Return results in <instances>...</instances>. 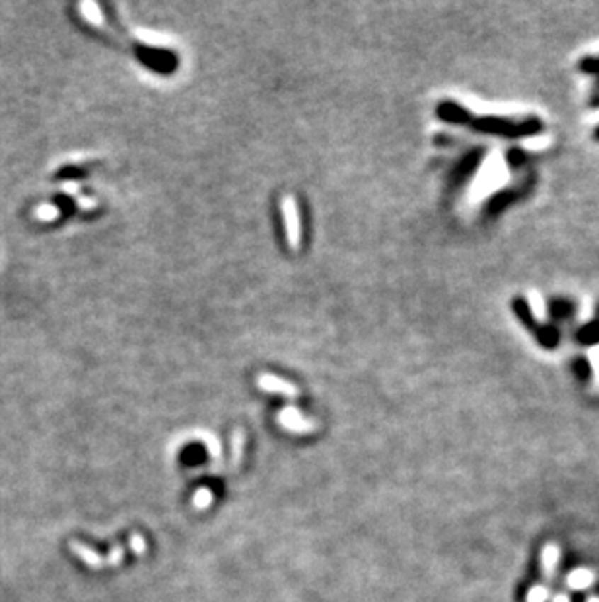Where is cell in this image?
Instances as JSON below:
<instances>
[{"label":"cell","instance_id":"30bf717a","mask_svg":"<svg viewBox=\"0 0 599 602\" xmlns=\"http://www.w3.org/2000/svg\"><path fill=\"white\" fill-rule=\"evenodd\" d=\"M595 583V573L588 567H580V569H572L566 575V585L572 591H586Z\"/></svg>","mask_w":599,"mask_h":602},{"label":"cell","instance_id":"ac0fdd59","mask_svg":"<svg viewBox=\"0 0 599 602\" xmlns=\"http://www.w3.org/2000/svg\"><path fill=\"white\" fill-rule=\"evenodd\" d=\"M210 499H212V495H210L208 489H199V491L195 494V507H197V509H205V507L210 505Z\"/></svg>","mask_w":599,"mask_h":602},{"label":"cell","instance_id":"e0dca14e","mask_svg":"<svg viewBox=\"0 0 599 602\" xmlns=\"http://www.w3.org/2000/svg\"><path fill=\"white\" fill-rule=\"evenodd\" d=\"M580 70L588 74H599V57H586L580 61Z\"/></svg>","mask_w":599,"mask_h":602},{"label":"cell","instance_id":"8fae6325","mask_svg":"<svg viewBox=\"0 0 599 602\" xmlns=\"http://www.w3.org/2000/svg\"><path fill=\"white\" fill-rule=\"evenodd\" d=\"M574 340H576L580 345H584V347H595V345H599V318L582 325L576 332V335H574Z\"/></svg>","mask_w":599,"mask_h":602},{"label":"cell","instance_id":"7a4b0ae2","mask_svg":"<svg viewBox=\"0 0 599 602\" xmlns=\"http://www.w3.org/2000/svg\"><path fill=\"white\" fill-rule=\"evenodd\" d=\"M512 310H514L515 318L522 322L527 330H530L535 340L539 341V345L545 349H557L561 343V332L557 330L554 324H539L537 318L533 316L531 312L530 302L525 301L523 296H514L512 301Z\"/></svg>","mask_w":599,"mask_h":602},{"label":"cell","instance_id":"7402d4cb","mask_svg":"<svg viewBox=\"0 0 599 602\" xmlns=\"http://www.w3.org/2000/svg\"><path fill=\"white\" fill-rule=\"evenodd\" d=\"M598 94H599V80H598Z\"/></svg>","mask_w":599,"mask_h":602},{"label":"cell","instance_id":"ba28073f","mask_svg":"<svg viewBox=\"0 0 599 602\" xmlns=\"http://www.w3.org/2000/svg\"><path fill=\"white\" fill-rule=\"evenodd\" d=\"M257 384H259L265 392H277V394H283L286 396V398H298L300 396L298 388L292 386V384H288L286 380L275 379V377H270V374H263V377H259Z\"/></svg>","mask_w":599,"mask_h":602},{"label":"cell","instance_id":"d6986e66","mask_svg":"<svg viewBox=\"0 0 599 602\" xmlns=\"http://www.w3.org/2000/svg\"><path fill=\"white\" fill-rule=\"evenodd\" d=\"M551 602H570V596L566 593H557L554 596H551Z\"/></svg>","mask_w":599,"mask_h":602},{"label":"cell","instance_id":"8992f818","mask_svg":"<svg viewBox=\"0 0 599 602\" xmlns=\"http://www.w3.org/2000/svg\"><path fill=\"white\" fill-rule=\"evenodd\" d=\"M559 562H561V548L557 544H547L541 552V572L545 579L553 581L557 577Z\"/></svg>","mask_w":599,"mask_h":602},{"label":"cell","instance_id":"6da1fadb","mask_svg":"<svg viewBox=\"0 0 599 602\" xmlns=\"http://www.w3.org/2000/svg\"><path fill=\"white\" fill-rule=\"evenodd\" d=\"M471 131L483 133V135H498L506 139H522V137H533L543 131V121L539 117H527L522 121H515L510 117L498 116H484V117H471L467 123Z\"/></svg>","mask_w":599,"mask_h":602},{"label":"cell","instance_id":"5b68a950","mask_svg":"<svg viewBox=\"0 0 599 602\" xmlns=\"http://www.w3.org/2000/svg\"><path fill=\"white\" fill-rule=\"evenodd\" d=\"M436 116L442 119V121H446V123H452V125H463V127H467V123L471 121V117H473V113L469 111L467 108H463L461 104H457V101H442L438 106V109H436Z\"/></svg>","mask_w":599,"mask_h":602},{"label":"cell","instance_id":"277c9868","mask_svg":"<svg viewBox=\"0 0 599 602\" xmlns=\"http://www.w3.org/2000/svg\"><path fill=\"white\" fill-rule=\"evenodd\" d=\"M484 158V150L483 148H471L467 155L461 158L455 170H453V186L460 187L461 184H465L467 179L473 178V174L477 172V168L481 166Z\"/></svg>","mask_w":599,"mask_h":602},{"label":"cell","instance_id":"5bb4252c","mask_svg":"<svg viewBox=\"0 0 599 602\" xmlns=\"http://www.w3.org/2000/svg\"><path fill=\"white\" fill-rule=\"evenodd\" d=\"M572 367H574V372H576V377H580V380H590L593 374V369H592V363L586 359V357H574V361H572Z\"/></svg>","mask_w":599,"mask_h":602},{"label":"cell","instance_id":"3957f363","mask_svg":"<svg viewBox=\"0 0 599 602\" xmlns=\"http://www.w3.org/2000/svg\"><path fill=\"white\" fill-rule=\"evenodd\" d=\"M280 207L285 213L286 223V238H288V246L292 250H298L302 244V226H300V211L296 205V199L292 195H285L280 199Z\"/></svg>","mask_w":599,"mask_h":602},{"label":"cell","instance_id":"52a82bcc","mask_svg":"<svg viewBox=\"0 0 599 602\" xmlns=\"http://www.w3.org/2000/svg\"><path fill=\"white\" fill-rule=\"evenodd\" d=\"M278 419H280V425L286 427L288 431L307 433L315 429V423H312L306 417H302V413H298L296 409H286V411H283V413L278 416Z\"/></svg>","mask_w":599,"mask_h":602},{"label":"cell","instance_id":"9c48e42d","mask_svg":"<svg viewBox=\"0 0 599 602\" xmlns=\"http://www.w3.org/2000/svg\"><path fill=\"white\" fill-rule=\"evenodd\" d=\"M547 312L549 316L557 320V322H562V320H570L576 312V304L570 301V299H551L547 302Z\"/></svg>","mask_w":599,"mask_h":602},{"label":"cell","instance_id":"4fadbf2b","mask_svg":"<svg viewBox=\"0 0 599 602\" xmlns=\"http://www.w3.org/2000/svg\"><path fill=\"white\" fill-rule=\"evenodd\" d=\"M80 10H82V16H84L88 22L93 23V26H98V28H105V20H103V14H101L100 6L90 4V2H84V4L80 6Z\"/></svg>","mask_w":599,"mask_h":602},{"label":"cell","instance_id":"9a60e30c","mask_svg":"<svg viewBox=\"0 0 599 602\" xmlns=\"http://www.w3.org/2000/svg\"><path fill=\"white\" fill-rule=\"evenodd\" d=\"M527 160H530V156H527V152L522 150V148H510V150L506 152V162L512 170L522 168L523 164L527 162Z\"/></svg>","mask_w":599,"mask_h":602},{"label":"cell","instance_id":"2e32d148","mask_svg":"<svg viewBox=\"0 0 599 602\" xmlns=\"http://www.w3.org/2000/svg\"><path fill=\"white\" fill-rule=\"evenodd\" d=\"M549 598H551V589L547 585H535L525 595V602H547Z\"/></svg>","mask_w":599,"mask_h":602},{"label":"cell","instance_id":"ffe728a7","mask_svg":"<svg viewBox=\"0 0 599 602\" xmlns=\"http://www.w3.org/2000/svg\"><path fill=\"white\" fill-rule=\"evenodd\" d=\"M592 106H599V94H595V96L592 98ZM593 137L599 140V127L595 129V133H593Z\"/></svg>","mask_w":599,"mask_h":602},{"label":"cell","instance_id":"44dd1931","mask_svg":"<svg viewBox=\"0 0 599 602\" xmlns=\"http://www.w3.org/2000/svg\"><path fill=\"white\" fill-rule=\"evenodd\" d=\"M586 602H599V596H590Z\"/></svg>","mask_w":599,"mask_h":602},{"label":"cell","instance_id":"7c38bea8","mask_svg":"<svg viewBox=\"0 0 599 602\" xmlns=\"http://www.w3.org/2000/svg\"><path fill=\"white\" fill-rule=\"evenodd\" d=\"M515 197H518L515 191H500V194L492 195L491 199H489V205H486V213L489 215H498L500 211H504L510 203H514Z\"/></svg>","mask_w":599,"mask_h":602}]
</instances>
